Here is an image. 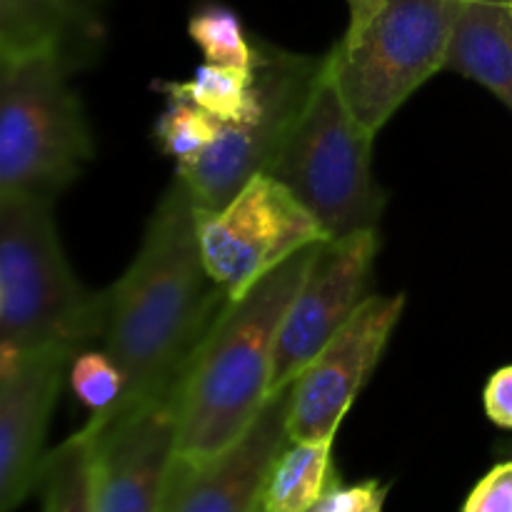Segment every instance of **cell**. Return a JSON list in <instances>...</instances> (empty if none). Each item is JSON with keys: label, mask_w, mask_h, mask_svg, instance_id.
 Segmentation results:
<instances>
[{"label": "cell", "mask_w": 512, "mask_h": 512, "mask_svg": "<svg viewBox=\"0 0 512 512\" xmlns=\"http://www.w3.org/2000/svg\"><path fill=\"white\" fill-rule=\"evenodd\" d=\"M198 225L193 193L175 175L145 225L133 263L100 293L93 345L105 350L125 375L123 398L103 418L178 383L230 303L205 268Z\"/></svg>", "instance_id": "1"}, {"label": "cell", "mask_w": 512, "mask_h": 512, "mask_svg": "<svg viewBox=\"0 0 512 512\" xmlns=\"http://www.w3.org/2000/svg\"><path fill=\"white\" fill-rule=\"evenodd\" d=\"M313 253L315 245L230 300L205 335L180 385L178 468H203L223 455L265 408L283 320Z\"/></svg>", "instance_id": "2"}, {"label": "cell", "mask_w": 512, "mask_h": 512, "mask_svg": "<svg viewBox=\"0 0 512 512\" xmlns=\"http://www.w3.org/2000/svg\"><path fill=\"white\" fill-rule=\"evenodd\" d=\"M100 293L75 278L53 218V200L0 198V350L95 343Z\"/></svg>", "instance_id": "3"}, {"label": "cell", "mask_w": 512, "mask_h": 512, "mask_svg": "<svg viewBox=\"0 0 512 512\" xmlns=\"http://www.w3.org/2000/svg\"><path fill=\"white\" fill-rule=\"evenodd\" d=\"M60 55L0 60V198L53 200L83 173L95 143Z\"/></svg>", "instance_id": "4"}, {"label": "cell", "mask_w": 512, "mask_h": 512, "mask_svg": "<svg viewBox=\"0 0 512 512\" xmlns=\"http://www.w3.org/2000/svg\"><path fill=\"white\" fill-rule=\"evenodd\" d=\"M463 0H380L325 53V70L360 125L378 135L405 100L445 70Z\"/></svg>", "instance_id": "5"}, {"label": "cell", "mask_w": 512, "mask_h": 512, "mask_svg": "<svg viewBox=\"0 0 512 512\" xmlns=\"http://www.w3.org/2000/svg\"><path fill=\"white\" fill-rule=\"evenodd\" d=\"M373 143L375 133L350 113L323 55V70L268 173L293 190L328 238H345L378 228L383 215L385 195L373 175Z\"/></svg>", "instance_id": "6"}, {"label": "cell", "mask_w": 512, "mask_h": 512, "mask_svg": "<svg viewBox=\"0 0 512 512\" xmlns=\"http://www.w3.org/2000/svg\"><path fill=\"white\" fill-rule=\"evenodd\" d=\"M205 268L230 300L303 250L325 243L328 233L288 185L270 173L250 178L223 208L200 215Z\"/></svg>", "instance_id": "7"}, {"label": "cell", "mask_w": 512, "mask_h": 512, "mask_svg": "<svg viewBox=\"0 0 512 512\" xmlns=\"http://www.w3.org/2000/svg\"><path fill=\"white\" fill-rule=\"evenodd\" d=\"M320 70L323 55L313 58L260 43L258 75L265 90V110L260 118L245 125L223 123L218 140L203 155L180 163L175 170L193 193L200 215L223 208L250 178L268 173Z\"/></svg>", "instance_id": "8"}, {"label": "cell", "mask_w": 512, "mask_h": 512, "mask_svg": "<svg viewBox=\"0 0 512 512\" xmlns=\"http://www.w3.org/2000/svg\"><path fill=\"white\" fill-rule=\"evenodd\" d=\"M183 378L123 413L80 428L93 448L95 512L168 510Z\"/></svg>", "instance_id": "9"}, {"label": "cell", "mask_w": 512, "mask_h": 512, "mask_svg": "<svg viewBox=\"0 0 512 512\" xmlns=\"http://www.w3.org/2000/svg\"><path fill=\"white\" fill-rule=\"evenodd\" d=\"M378 253V228L358 230L345 238H330L315 245L308 273L280 330L273 393L293 383L370 298L368 285Z\"/></svg>", "instance_id": "10"}, {"label": "cell", "mask_w": 512, "mask_h": 512, "mask_svg": "<svg viewBox=\"0 0 512 512\" xmlns=\"http://www.w3.org/2000/svg\"><path fill=\"white\" fill-rule=\"evenodd\" d=\"M405 310V295H370L290 383V440H335L378 368Z\"/></svg>", "instance_id": "11"}, {"label": "cell", "mask_w": 512, "mask_h": 512, "mask_svg": "<svg viewBox=\"0 0 512 512\" xmlns=\"http://www.w3.org/2000/svg\"><path fill=\"white\" fill-rule=\"evenodd\" d=\"M75 353L63 348L0 350V512L38 490L45 435Z\"/></svg>", "instance_id": "12"}, {"label": "cell", "mask_w": 512, "mask_h": 512, "mask_svg": "<svg viewBox=\"0 0 512 512\" xmlns=\"http://www.w3.org/2000/svg\"><path fill=\"white\" fill-rule=\"evenodd\" d=\"M288 410L290 385H283L223 455L195 470L175 465L165 512H258L265 478L290 443Z\"/></svg>", "instance_id": "13"}, {"label": "cell", "mask_w": 512, "mask_h": 512, "mask_svg": "<svg viewBox=\"0 0 512 512\" xmlns=\"http://www.w3.org/2000/svg\"><path fill=\"white\" fill-rule=\"evenodd\" d=\"M98 35L85 0H0V60L55 53L75 70L93 58Z\"/></svg>", "instance_id": "14"}, {"label": "cell", "mask_w": 512, "mask_h": 512, "mask_svg": "<svg viewBox=\"0 0 512 512\" xmlns=\"http://www.w3.org/2000/svg\"><path fill=\"white\" fill-rule=\"evenodd\" d=\"M445 70L488 88L512 113V0H463Z\"/></svg>", "instance_id": "15"}, {"label": "cell", "mask_w": 512, "mask_h": 512, "mask_svg": "<svg viewBox=\"0 0 512 512\" xmlns=\"http://www.w3.org/2000/svg\"><path fill=\"white\" fill-rule=\"evenodd\" d=\"M335 440H290L265 478L260 510L310 512L340 480L333 465Z\"/></svg>", "instance_id": "16"}, {"label": "cell", "mask_w": 512, "mask_h": 512, "mask_svg": "<svg viewBox=\"0 0 512 512\" xmlns=\"http://www.w3.org/2000/svg\"><path fill=\"white\" fill-rule=\"evenodd\" d=\"M165 98H183L223 123H253L265 110V90L258 68L240 70L205 63L188 80H155Z\"/></svg>", "instance_id": "17"}, {"label": "cell", "mask_w": 512, "mask_h": 512, "mask_svg": "<svg viewBox=\"0 0 512 512\" xmlns=\"http://www.w3.org/2000/svg\"><path fill=\"white\" fill-rule=\"evenodd\" d=\"M38 490L43 512H95L93 448L83 430L50 450Z\"/></svg>", "instance_id": "18"}, {"label": "cell", "mask_w": 512, "mask_h": 512, "mask_svg": "<svg viewBox=\"0 0 512 512\" xmlns=\"http://www.w3.org/2000/svg\"><path fill=\"white\" fill-rule=\"evenodd\" d=\"M188 33L205 55V63L240 70L258 68L260 40L248 38L240 15L228 5L210 3L195 10L188 23Z\"/></svg>", "instance_id": "19"}, {"label": "cell", "mask_w": 512, "mask_h": 512, "mask_svg": "<svg viewBox=\"0 0 512 512\" xmlns=\"http://www.w3.org/2000/svg\"><path fill=\"white\" fill-rule=\"evenodd\" d=\"M223 120L213 118L195 103L168 98V108L155 123V140L165 155L180 163H190L218 140Z\"/></svg>", "instance_id": "20"}, {"label": "cell", "mask_w": 512, "mask_h": 512, "mask_svg": "<svg viewBox=\"0 0 512 512\" xmlns=\"http://www.w3.org/2000/svg\"><path fill=\"white\" fill-rule=\"evenodd\" d=\"M70 388L90 410V418H103L125 393V375L113 358L100 348H83L70 360Z\"/></svg>", "instance_id": "21"}, {"label": "cell", "mask_w": 512, "mask_h": 512, "mask_svg": "<svg viewBox=\"0 0 512 512\" xmlns=\"http://www.w3.org/2000/svg\"><path fill=\"white\" fill-rule=\"evenodd\" d=\"M388 485L380 480H363L355 485L338 483L320 498L310 512H383Z\"/></svg>", "instance_id": "22"}, {"label": "cell", "mask_w": 512, "mask_h": 512, "mask_svg": "<svg viewBox=\"0 0 512 512\" xmlns=\"http://www.w3.org/2000/svg\"><path fill=\"white\" fill-rule=\"evenodd\" d=\"M463 512H512V460L495 465L475 485Z\"/></svg>", "instance_id": "23"}, {"label": "cell", "mask_w": 512, "mask_h": 512, "mask_svg": "<svg viewBox=\"0 0 512 512\" xmlns=\"http://www.w3.org/2000/svg\"><path fill=\"white\" fill-rule=\"evenodd\" d=\"M485 413L498 428L512 430V365L495 370L485 385Z\"/></svg>", "instance_id": "24"}, {"label": "cell", "mask_w": 512, "mask_h": 512, "mask_svg": "<svg viewBox=\"0 0 512 512\" xmlns=\"http://www.w3.org/2000/svg\"><path fill=\"white\" fill-rule=\"evenodd\" d=\"M345 3H348V10H350L348 25H355V23H363V20L378 8L380 0H345Z\"/></svg>", "instance_id": "25"}, {"label": "cell", "mask_w": 512, "mask_h": 512, "mask_svg": "<svg viewBox=\"0 0 512 512\" xmlns=\"http://www.w3.org/2000/svg\"><path fill=\"white\" fill-rule=\"evenodd\" d=\"M258 512H263V510H260V508H258Z\"/></svg>", "instance_id": "26"}]
</instances>
